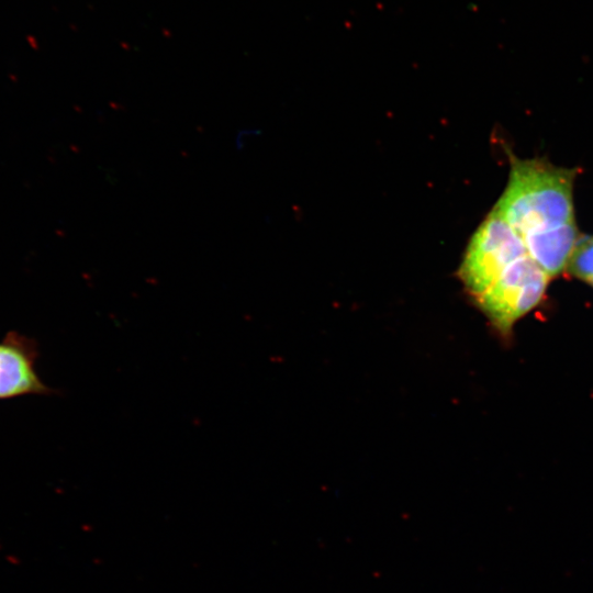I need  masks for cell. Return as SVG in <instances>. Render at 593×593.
<instances>
[{
	"label": "cell",
	"mask_w": 593,
	"mask_h": 593,
	"mask_svg": "<svg viewBox=\"0 0 593 593\" xmlns=\"http://www.w3.org/2000/svg\"><path fill=\"white\" fill-rule=\"evenodd\" d=\"M458 276L471 300L503 334L540 302L551 279L494 210L472 235Z\"/></svg>",
	"instance_id": "cell-1"
},
{
	"label": "cell",
	"mask_w": 593,
	"mask_h": 593,
	"mask_svg": "<svg viewBox=\"0 0 593 593\" xmlns=\"http://www.w3.org/2000/svg\"><path fill=\"white\" fill-rule=\"evenodd\" d=\"M37 357L35 339L14 331L7 333L0 340V400L57 393L41 380L35 369Z\"/></svg>",
	"instance_id": "cell-3"
},
{
	"label": "cell",
	"mask_w": 593,
	"mask_h": 593,
	"mask_svg": "<svg viewBox=\"0 0 593 593\" xmlns=\"http://www.w3.org/2000/svg\"><path fill=\"white\" fill-rule=\"evenodd\" d=\"M573 176L541 160L514 158L505 191L493 208L550 278L568 268L579 240Z\"/></svg>",
	"instance_id": "cell-2"
},
{
	"label": "cell",
	"mask_w": 593,
	"mask_h": 593,
	"mask_svg": "<svg viewBox=\"0 0 593 593\" xmlns=\"http://www.w3.org/2000/svg\"><path fill=\"white\" fill-rule=\"evenodd\" d=\"M568 268L578 278L593 286V236L578 240Z\"/></svg>",
	"instance_id": "cell-4"
}]
</instances>
